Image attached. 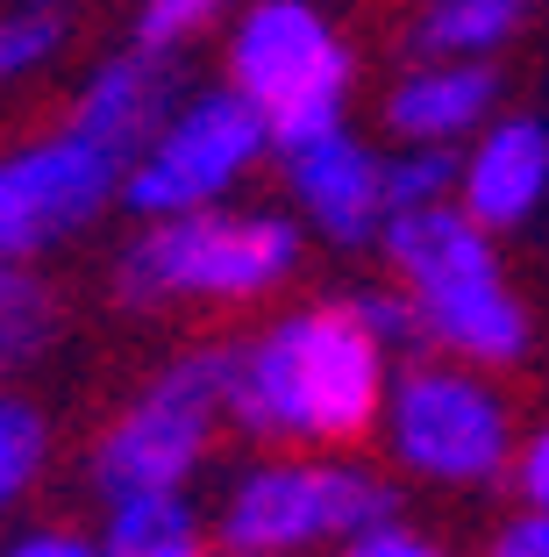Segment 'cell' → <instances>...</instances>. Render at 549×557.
I'll use <instances>...</instances> for the list:
<instances>
[{
    "label": "cell",
    "mask_w": 549,
    "mask_h": 557,
    "mask_svg": "<svg viewBox=\"0 0 549 557\" xmlns=\"http://www.w3.org/2000/svg\"><path fill=\"white\" fill-rule=\"evenodd\" d=\"M386 336L357 300H322L286 322L222 344L228 364V422L264 443L357 450L372 443L386 408Z\"/></svg>",
    "instance_id": "obj_1"
},
{
    "label": "cell",
    "mask_w": 549,
    "mask_h": 557,
    "mask_svg": "<svg viewBox=\"0 0 549 557\" xmlns=\"http://www.w3.org/2000/svg\"><path fill=\"white\" fill-rule=\"evenodd\" d=\"M292 264L300 236L278 214H242L222 200L144 222L114 258V294L129 308H242L272 294Z\"/></svg>",
    "instance_id": "obj_2"
},
{
    "label": "cell",
    "mask_w": 549,
    "mask_h": 557,
    "mask_svg": "<svg viewBox=\"0 0 549 557\" xmlns=\"http://www.w3.org/2000/svg\"><path fill=\"white\" fill-rule=\"evenodd\" d=\"M228 422V364L222 344L186 350V358L158 364L122 408L100 422L93 450H86V479L100 500L122 493H178L214 450V429Z\"/></svg>",
    "instance_id": "obj_3"
},
{
    "label": "cell",
    "mask_w": 549,
    "mask_h": 557,
    "mask_svg": "<svg viewBox=\"0 0 549 557\" xmlns=\"http://www.w3.org/2000/svg\"><path fill=\"white\" fill-rule=\"evenodd\" d=\"M129 158V144L100 136L72 108L15 144H0V258L43 264L79 230H93L108 200H122Z\"/></svg>",
    "instance_id": "obj_4"
},
{
    "label": "cell",
    "mask_w": 549,
    "mask_h": 557,
    "mask_svg": "<svg viewBox=\"0 0 549 557\" xmlns=\"http://www.w3.org/2000/svg\"><path fill=\"white\" fill-rule=\"evenodd\" d=\"M386 250H392V272L414 294V322L436 344L464 350V358H485V364H500L521 350V308L507 300L500 264H492V250H485L471 214H442L428 200L400 208Z\"/></svg>",
    "instance_id": "obj_5"
},
{
    "label": "cell",
    "mask_w": 549,
    "mask_h": 557,
    "mask_svg": "<svg viewBox=\"0 0 549 557\" xmlns=\"http://www.w3.org/2000/svg\"><path fill=\"white\" fill-rule=\"evenodd\" d=\"M228 86L264 115L272 144L336 129L342 86H350V50L336 44L308 0H250L228 29Z\"/></svg>",
    "instance_id": "obj_6"
},
{
    "label": "cell",
    "mask_w": 549,
    "mask_h": 557,
    "mask_svg": "<svg viewBox=\"0 0 549 557\" xmlns=\"http://www.w3.org/2000/svg\"><path fill=\"white\" fill-rule=\"evenodd\" d=\"M392 515V493L372 472L336 458H264L236 472V486L214 508V536L236 550L264 557H300L328 536H357Z\"/></svg>",
    "instance_id": "obj_7"
},
{
    "label": "cell",
    "mask_w": 549,
    "mask_h": 557,
    "mask_svg": "<svg viewBox=\"0 0 549 557\" xmlns=\"http://www.w3.org/2000/svg\"><path fill=\"white\" fill-rule=\"evenodd\" d=\"M264 144H272V129H264V115L236 94V86L172 100L164 122L144 136V150L129 158L122 208H136L144 222L222 208V200L236 194V180L264 158Z\"/></svg>",
    "instance_id": "obj_8"
},
{
    "label": "cell",
    "mask_w": 549,
    "mask_h": 557,
    "mask_svg": "<svg viewBox=\"0 0 549 557\" xmlns=\"http://www.w3.org/2000/svg\"><path fill=\"white\" fill-rule=\"evenodd\" d=\"M392 443L428 479H492L507 465V400L442 364H414L392 400Z\"/></svg>",
    "instance_id": "obj_9"
},
{
    "label": "cell",
    "mask_w": 549,
    "mask_h": 557,
    "mask_svg": "<svg viewBox=\"0 0 549 557\" xmlns=\"http://www.w3.org/2000/svg\"><path fill=\"white\" fill-rule=\"evenodd\" d=\"M286 172H292L300 208L314 214V230H328L336 244L372 236V222L386 214V172H378L350 136H342V122H336V129H322V136L286 144Z\"/></svg>",
    "instance_id": "obj_10"
},
{
    "label": "cell",
    "mask_w": 549,
    "mask_h": 557,
    "mask_svg": "<svg viewBox=\"0 0 549 557\" xmlns=\"http://www.w3.org/2000/svg\"><path fill=\"white\" fill-rule=\"evenodd\" d=\"M542 186H549V136L535 122H507L464 164V214L478 230H507L542 200Z\"/></svg>",
    "instance_id": "obj_11"
},
{
    "label": "cell",
    "mask_w": 549,
    "mask_h": 557,
    "mask_svg": "<svg viewBox=\"0 0 549 557\" xmlns=\"http://www.w3.org/2000/svg\"><path fill=\"white\" fill-rule=\"evenodd\" d=\"M214 522H200V508L178 493H122L108 500L100 522V550L108 557H214Z\"/></svg>",
    "instance_id": "obj_12"
},
{
    "label": "cell",
    "mask_w": 549,
    "mask_h": 557,
    "mask_svg": "<svg viewBox=\"0 0 549 557\" xmlns=\"http://www.w3.org/2000/svg\"><path fill=\"white\" fill-rule=\"evenodd\" d=\"M492 108V72L478 65H428L392 94V129L421 136V144H442V136L471 129V122Z\"/></svg>",
    "instance_id": "obj_13"
},
{
    "label": "cell",
    "mask_w": 549,
    "mask_h": 557,
    "mask_svg": "<svg viewBox=\"0 0 549 557\" xmlns=\"http://www.w3.org/2000/svg\"><path fill=\"white\" fill-rule=\"evenodd\" d=\"M58 336V294L36 264L0 258V386H15Z\"/></svg>",
    "instance_id": "obj_14"
},
{
    "label": "cell",
    "mask_w": 549,
    "mask_h": 557,
    "mask_svg": "<svg viewBox=\"0 0 549 557\" xmlns=\"http://www.w3.org/2000/svg\"><path fill=\"white\" fill-rule=\"evenodd\" d=\"M50 472V414L22 386H0V529L29 508V493Z\"/></svg>",
    "instance_id": "obj_15"
},
{
    "label": "cell",
    "mask_w": 549,
    "mask_h": 557,
    "mask_svg": "<svg viewBox=\"0 0 549 557\" xmlns=\"http://www.w3.org/2000/svg\"><path fill=\"white\" fill-rule=\"evenodd\" d=\"M58 50H65V15L58 8H36V0L0 8V94L43 79L58 65Z\"/></svg>",
    "instance_id": "obj_16"
},
{
    "label": "cell",
    "mask_w": 549,
    "mask_h": 557,
    "mask_svg": "<svg viewBox=\"0 0 549 557\" xmlns=\"http://www.w3.org/2000/svg\"><path fill=\"white\" fill-rule=\"evenodd\" d=\"M521 15L528 0H436L421 15V50H492Z\"/></svg>",
    "instance_id": "obj_17"
},
{
    "label": "cell",
    "mask_w": 549,
    "mask_h": 557,
    "mask_svg": "<svg viewBox=\"0 0 549 557\" xmlns=\"http://www.w3.org/2000/svg\"><path fill=\"white\" fill-rule=\"evenodd\" d=\"M222 15H228V0H136L129 50H144V58H164V65H172L178 50L200 44Z\"/></svg>",
    "instance_id": "obj_18"
},
{
    "label": "cell",
    "mask_w": 549,
    "mask_h": 557,
    "mask_svg": "<svg viewBox=\"0 0 549 557\" xmlns=\"http://www.w3.org/2000/svg\"><path fill=\"white\" fill-rule=\"evenodd\" d=\"M0 557H108V550H100V529L86 536L72 522H8L0 529Z\"/></svg>",
    "instance_id": "obj_19"
},
{
    "label": "cell",
    "mask_w": 549,
    "mask_h": 557,
    "mask_svg": "<svg viewBox=\"0 0 549 557\" xmlns=\"http://www.w3.org/2000/svg\"><path fill=\"white\" fill-rule=\"evenodd\" d=\"M342 557H450V550L428 543V536H414V529H400V522H372V529H357V536H350Z\"/></svg>",
    "instance_id": "obj_20"
},
{
    "label": "cell",
    "mask_w": 549,
    "mask_h": 557,
    "mask_svg": "<svg viewBox=\"0 0 549 557\" xmlns=\"http://www.w3.org/2000/svg\"><path fill=\"white\" fill-rule=\"evenodd\" d=\"M442 172H450V158H414V164H392V172H386V214L421 208V200H436Z\"/></svg>",
    "instance_id": "obj_21"
},
{
    "label": "cell",
    "mask_w": 549,
    "mask_h": 557,
    "mask_svg": "<svg viewBox=\"0 0 549 557\" xmlns=\"http://www.w3.org/2000/svg\"><path fill=\"white\" fill-rule=\"evenodd\" d=\"M485 557H549V508L514 515V522L492 536V550H485Z\"/></svg>",
    "instance_id": "obj_22"
},
{
    "label": "cell",
    "mask_w": 549,
    "mask_h": 557,
    "mask_svg": "<svg viewBox=\"0 0 549 557\" xmlns=\"http://www.w3.org/2000/svg\"><path fill=\"white\" fill-rule=\"evenodd\" d=\"M521 493H528V508H549V429L528 443V458H521Z\"/></svg>",
    "instance_id": "obj_23"
},
{
    "label": "cell",
    "mask_w": 549,
    "mask_h": 557,
    "mask_svg": "<svg viewBox=\"0 0 549 557\" xmlns=\"http://www.w3.org/2000/svg\"><path fill=\"white\" fill-rule=\"evenodd\" d=\"M36 8H58V15H65V8H79V0H36Z\"/></svg>",
    "instance_id": "obj_24"
}]
</instances>
